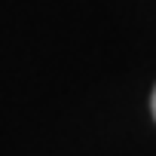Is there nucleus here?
Listing matches in <instances>:
<instances>
[{"label": "nucleus", "mask_w": 156, "mask_h": 156, "mask_svg": "<svg viewBox=\"0 0 156 156\" xmlns=\"http://www.w3.org/2000/svg\"><path fill=\"white\" fill-rule=\"evenodd\" d=\"M153 116H156V89H153Z\"/></svg>", "instance_id": "obj_1"}]
</instances>
